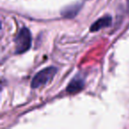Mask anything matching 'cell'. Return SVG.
Here are the masks:
<instances>
[{
    "instance_id": "6da1fadb",
    "label": "cell",
    "mask_w": 129,
    "mask_h": 129,
    "mask_svg": "<svg viewBox=\"0 0 129 129\" xmlns=\"http://www.w3.org/2000/svg\"><path fill=\"white\" fill-rule=\"evenodd\" d=\"M15 54H23L28 51L32 45V36L31 32L27 27H22L19 31L14 39Z\"/></svg>"
},
{
    "instance_id": "7a4b0ae2",
    "label": "cell",
    "mask_w": 129,
    "mask_h": 129,
    "mask_svg": "<svg viewBox=\"0 0 129 129\" xmlns=\"http://www.w3.org/2000/svg\"><path fill=\"white\" fill-rule=\"evenodd\" d=\"M57 72V69L54 67H49L43 70L39 71L36 75L33 77L31 81V88H38L42 86L46 85L54 78Z\"/></svg>"
},
{
    "instance_id": "3957f363",
    "label": "cell",
    "mask_w": 129,
    "mask_h": 129,
    "mask_svg": "<svg viewBox=\"0 0 129 129\" xmlns=\"http://www.w3.org/2000/svg\"><path fill=\"white\" fill-rule=\"evenodd\" d=\"M85 86V80L81 74H76L71 81L68 83L67 88H66V91L68 94L71 95H74V94H77L79 92H81V90L84 88Z\"/></svg>"
},
{
    "instance_id": "277c9868",
    "label": "cell",
    "mask_w": 129,
    "mask_h": 129,
    "mask_svg": "<svg viewBox=\"0 0 129 129\" xmlns=\"http://www.w3.org/2000/svg\"><path fill=\"white\" fill-rule=\"evenodd\" d=\"M112 24V18L110 15H104L102 18L98 19L97 20H95L89 27L90 32H96L103 28L105 27H109Z\"/></svg>"
},
{
    "instance_id": "5b68a950",
    "label": "cell",
    "mask_w": 129,
    "mask_h": 129,
    "mask_svg": "<svg viewBox=\"0 0 129 129\" xmlns=\"http://www.w3.org/2000/svg\"><path fill=\"white\" fill-rule=\"evenodd\" d=\"M81 8H82V4L76 3L74 5H70L63 8L61 11V15L66 19H73L80 13Z\"/></svg>"
},
{
    "instance_id": "8992f818",
    "label": "cell",
    "mask_w": 129,
    "mask_h": 129,
    "mask_svg": "<svg viewBox=\"0 0 129 129\" xmlns=\"http://www.w3.org/2000/svg\"><path fill=\"white\" fill-rule=\"evenodd\" d=\"M126 6H127V12L129 13V0H126Z\"/></svg>"
}]
</instances>
